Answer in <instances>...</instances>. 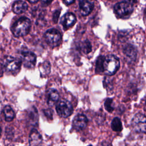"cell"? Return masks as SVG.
Returning a JSON list of instances; mask_svg holds the SVG:
<instances>
[{"label": "cell", "instance_id": "11", "mask_svg": "<svg viewBox=\"0 0 146 146\" xmlns=\"http://www.w3.org/2000/svg\"><path fill=\"white\" fill-rule=\"evenodd\" d=\"M76 22V17L72 13H67L62 18L61 23L64 30H67Z\"/></svg>", "mask_w": 146, "mask_h": 146}, {"label": "cell", "instance_id": "26", "mask_svg": "<svg viewBox=\"0 0 146 146\" xmlns=\"http://www.w3.org/2000/svg\"><path fill=\"white\" fill-rule=\"evenodd\" d=\"M63 1L64 3L66 4V5H69L72 4L75 1V0H63Z\"/></svg>", "mask_w": 146, "mask_h": 146}, {"label": "cell", "instance_id": "2", "mask_svg": "<svg viewBox=\"0 0 146 146\" xmlns=\"http://www.w3.org/2000/svg\"><path fill=\"white\" fill-rule=\"evenodd\" d=\"M22 63L19 58L7 56L3 59L2 67L6 72L16 75L19 72L21 68Z\"/></svg>", "mask_w": 146, "mask_h": 146}, {"label": "cell", "instance_id": "24", "mask_svg": "<svg viewBox=\"0 0 146 146\" xmlns=\"http://www.w3.org/2000/svg\"><path fill=\"white\" fill-rule=\"evenodd\" d=\"M53 0H40L41 3L43 6H47L49 5Z\"/></svg>", "mask_w": 146, "mask_h": 146}, {"label": "cell", "instance_id": "8", "mask_svg": "<svg viewBox=\"0 0 146 146\" xmlns=\"http://www.w3.org/2000/svg\"><path fill=\"white\" fill-rule=\"evenodd\" d=\"M114 10L118 15L124 17L130 15L133 9L132 4L124 1L116 3L114 6Z\"/></svg>", "mask_w": 146, "mask_h": 146}, {"label": "cell", "instance_id": "15", "mask_svg": "<svg viewBox=\"0 0 146 146\" xmlns=\"http://www.w3.org/2000/svg\"><path fill=\"white\" fill-rule=\"evenodd\" d=\"M27 9V4L23 1H17L13 5V10L15 14H20L25 12Z\"/></svg>", "mask_w": 146, "mask_h": 146}, {"label": "cell", "instance_id": "1", "mask_svg": "<svg viewBox=\"0 0 146 146\" xmlns=\"http://www.w3.org/2000/svg\"><path fill=\"white\" fill-rule=\"evenodd\" d=\"M31 26V21L26 17L19 18L12 26L11 31L16 37L26 35L30 31Z\"/></svg>", "mask_w": 146, "mask_h": 146}, {"label": "cell", "instance_id": "18", "mask_svg": "<svg viewBox=\"0 0 146 146\" xmlns=\"http://www.w3.org/2000/svg\"><path fill=\"white\" fill-rule=\"evenodd\" d=\"M50 68L51 66L48 61L44 62L39 67V70L42 75H48L50 72Z\"/></svg>", "mask_w": 146, "mask_h": 146}, {"label": "cell", "instance_id": "29", "mask_svg": "<svg viewBox=\"0 0 146 146\" xmlns=\"http://www.w3.org/2000/svg\"><path fill=\"white\" fill-rule=\"evenodd\" d=\"M144 108L145 110V111H146V97L145 98L144 100Z\"/></svg>", "mask_w": 146, "mask_h": 146}, {"label": "cell", "instance_id": "31", "mask_svg": "<svg viewBox=\"0 0 146 146\" xmlns=\"http://www.w3.org/2000/svg\"><path fill=\"white\" fill-rule=\"evenodd\" d=\"M88 146H92V145H88Z\"/></svg>", "mask_w": 146, "mask_h": 146}, {"label": "cell", "instance_id": "7", "mask_svg": "<svg viewBox=\"0 0 146 146\" xmlns=\"http://www.w3.org/2000/svg\"><path fill=\"white\" fill-rule=\"evenodd\" d=\"M133 129L139 133H146V117L140 113L136 114L132 120Z\"/></svg>", "mask_w": 146, "mask_h": 146}, {"label": "cell", "instance_id": "25", "mask_svg": "<svg viewBox=\"0 0 146 146\" xmlns=\"http://www.w3.org/2000/svg\"><path fill=\"white\" fill-rule=\"evenodd\" d=\"M98 146H112L111 144L107 141H103L100 143Z\"/></svg>", "mask_w": 146, "mask_h": 146}, {"label": "cell", "instance_id": "22", "mask_svg": "<svg viewBox=\"0 0 146 146\" xmlns=\"http://www.w3.org/2000/svg\"><path fill=\"white\" fill-rule=\"evenodd\" d=\"M104 58L102 56H99L97 60L96 63V72H99L103 71V62Z\"/></svg>", "mask_w": 146, "mask_h": 146}, {"label": "cell", "instance_id": "4", "mask_svg": "<svg viewBox=\"0 0 146 146\" xmlns=\"http://www.w3.org/2000/svg\"><path fill=\"white\" fill-rule=\"evenodd\" d=\"M44 37L46 43L52 48L58 46L62 42L60 33L55 29L47 30L44 33Z\"/></svg>", "mask_w": 146, "mask_h": 146}, {"label": "cell", "instance_id": "19", "mask_svg": "<svg viewBox=\"0 0 146 146\" xmlns=\"http://www.w3.org/2000/svg\"><path fill=\"white\" fill-rule=\"evenodd\" d=\"M124 54L127 58H130L131 59L135 58L136 56L135 48H133V47L131 46H128L127 47H125L124 50Z\"/></svg>", "mask_w": 146, "mask_h": 146}, {"label": "cell", "instance_id": "5", "mask_svg": "<svg viewBox=\"0 0 146 146\" xmlns=\"http://www.w3.org/2000/svg\"><path fill=\"white\" fill-rule=\"evenodd\" d=\"M19 59L25 67L31 68L35 66L36 61V56L33 52L27 49L22 50L19 52Z\"/></svg>", "mask_w": 146, "mask_h": 146}, {"label": "cell", "instance_id": "20", "mask_svg": "<svg viewBox=\"0 0 146 146\" xmlns=\"http://www.w3.org/2000/svg\"><path fill=\"white\" fill-rule=\"evenodd\" d=\"M80 48L83 53L88 54L91 51V44L88 40H86L80 44Z\"/></svg>", "mask_w": 146, "mask_h": 146}, {"label": "cell", "instance_id": "28", "mask_svg": "<svg viewBox=\"0 0 146 146\" xmlns=\"http://www.w3.org/2000/svg\"><path fill=\"white\" fill-rule=\"evenodd\" d=\"M27 1L31 3H36L39 0H27Z\"/></svg>", "mask_w": 146, "mask_h": 146}, {"label": "cell", "instance_id": "21", "mask_svg": "<svg viewBox=\"0 0 146 146\" xmlns=\"http://www.w3.org/2000/svg\"><path fill=\"white\" fill-rule=\"evenodd\" d=\"M113 103V100L111 98H107L104 102V108L106 110L109 112H112L113 111V107L112 106Z\"/></svg>", "mask_w": 146, "mask_h": 146}, {"label": "cell", "instance_id": "9", "mask_svg": "<svg viewBox=\"0 0 146 146\" xmlns=\"http://www.w3.org/2000/svg\"><path fill=\"white\" fill-rule=\"evenodd\" d=\"M88 120L83 114H78L75 116L72 121L73 128L76 131H80L86 128L87 125Z\"/></svg>", "mask_w": 146, "mask_h": 146}, {"label": "cell", "instance_id": "17", "mask_svg": "<svg viewBox=\"0 0 146 146\" xmlns=\"http://www.w3.org/2000/svg\"><path fill=\"white\" fill-rule=\"evenodd\" d=\"M111 128L115 132H120L122 130V123L119 117L113 118L111 122Z\"/></svg>", "mask_w": 146, "mask_h": 146}, {"label": "cell", "instance_id": "10", "mask_svg": "<svg viewBox=\"0 0 146 146\" xmlns=\"http://www.w3.org/2000/svg\"><path fill=\"white\" fill-rule=\"evenodd\" d=\"M42 137L39 132L33 129L31 130L29 136L30 146H42Z\"/></svg>", "mask_w": 146, "mask_h": 146}, {"label": "cell", "instance_id": "16", "mask_svg": "<svg viewBox=\"0 0 146 146\" xmlns=\"http://www.w3.org/2000/svg\"><path fill=\"white\" fill-rule=\"evenodd\" d=\"M5 119L7 121H11L15 117V113L12 108L9 106H6L3 109Z\"/></svg>", "mask_w": 146, "mask_h": 146}, {"label": "cell", "instance_id": "13", "mask_svg": "<svg viewBox=\"0 0 146 146\" xmlns=\"http://www.w3.org/2000/svg\"><path fill=\"white\" fill-rule=\"evenodd\" d=\"M59 94L57 90L54 88L49 89L47 92V103L50 106H53L58 102Z\"/></svg>", "mask_w": 146, "mask_h": 146}, {"label": "cell", "instance_id": "12", "mask_svg": "<svg viewBox=\"0 0 146 146\" xmlns=\"http://www.w3.org/2000/svg\"><path fill=\"white\" fill-rule=\"evenodd\" d=\"M94 8V3L87 0H81L79 2V9L80 13L83 16L88 15Z\"/></svg>", "mask_w": 146, "mask_h": 146}, {"label": "cell", "instance_id": "27", "mask_svg": "<svg viewBox=\"0 0 146 146\" xmlns=\"http://www.w3.org/2000/svg\"><path fill=\"white\" fill-rule=\"evenodd\" d=\"M124 1L132 5V3H135V2L136 1V0H124Z\"/></svg>", "mask_w": 146, "mask_h": 146}, {"label": "cell", "instance_id": "14", "mask_svg": "<svg viewBox=\"0 0 146 146\" xmlns=\"http://www.w3.org/2000/svg\"><path fill=\"white\" fill-rule=\"evenodd\" d=\"M27 122L31 126H35L38 121V114L35 107H31L27 112Z\"/></svg>", "mask_w": 146, "mask_h": 146}, {"label": "cell", "instance_id": "23", "mask_svg": "<svg viewBox=\"0 0 146 146\" xmlns=\"http://www.w3.org/2000/svg\"><path fill=\"white\" fill-rule=\"evenodd\" d=\"M60 10H56L54 11L53 15H52V20L55 23H56L58 22L59 15H60Z\"/></svg>", "mask_w": 146, "mask_h": 146}, {"label": "cell", "instance_id": "30", "mask_svg": "<svg viewBox=\"0 0 146 146\" xmlns=\"http://www.w3.org/2000/svg\"><path fill=\"white\" fill-rule=\"evenodd\" d=\"M1 128L0 127V136H1Z\"/></svg>", "mask_w": 146, "mask_h": 146}, {"label": "cell", "instance_id": "6", "mask_svg": "<svg viewBox=\"0 0 146 146\" xmlns=\"http://www.w3.org/2000/svg\"><path fill=\"white\" fill-rule=\"evenodd\" d=\"M56 111L60 117L66 118L72 114L73 107L69 101L62 99L57 103Z\"/></svg>", "mask_w": 146, "mask_h": 146}, {"label": "cell", "instance_id": "3", "mask_svg": "<svg viewBox=\"0 0 146 146\" xmlns=\"http://www.w3.org/2000/svg\"><path fill=\"white\" fill-rule=\"evenodd\" d=\"M120 66L119 59L114 55H109L104 58L103 71L107 75H112L118 70Z\"/></svg>", "mask_w": 146, "mask_h": 146}]
</instances>
